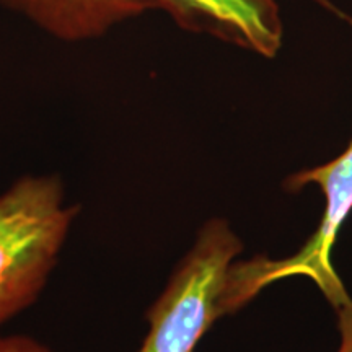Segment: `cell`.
<instances>
[{
  "label": "cell",
  "mask_w": 352,
  "mask_h": 352,
  "mask_svg": "<svg viewBox=\"0 0 352 352\" xmlns=\"http://www.w3.org/2000/svg\"><path fill=\"white\" fill-rule=\"evenodd\" d=\"M77 215L56 175L21 176L0 195V327L41 294Z\"/></svg>",
  "instance_id": "cell-1"
},
{
  "label": "cell",
  "mask_w": 352,
  "mask_h": 352,
  "mask_svg": "<svg viewBox=\"0 0 352 352\" xmlns=\"http://www.w3.org/2000/svg\"><path fill=\"white\" fill-rule=\"evenodd\" d=\"M241 243L227 222L212 219L147 311V336L138 352H192L214 321L233 307L228 276Z\"/></svg>",
  "instance_id": "cell-2"
},
{
  "label": "cell",
  "mask_w": 352,
  "mask_h": 352,
  "mask_svg": "<svg viewBox=\"0 0 352 352\" xmlns=\"http://www.w3.org/2000/svg\"><path fill=\"white\" fill-rule=\"evenodd\" d=\"M310 183L318 184L327 202L320 227L292 256L276 261L259 256L248 263H233L230 294L239 308L266 285L294 276L314 280L336 310L351 300L331 266V250L342 222L352 210V140L346 151L329 164L290 176L287 188L298 189Z\"/></svg>",
  "instance_id": "cell-3"
},
{
  "label": "cell",
  "mask_w": 352,
  "mask_h": 352,
  "mask_svg": "<svg viewBox=\"0 0 352 352\" xmlns=\"http://www.w3.org/2000/svg\"><path fill=\"white\" fill-rule=\"evenodd\" d=\"M192 33H206L263 57L283 46V20L276 0H147Z\"/></svg>",
  "instance_id": "cell-4"
},
{
  "label": "cell",
  "mask_w": 352,
  "mask_h": 352,
  "mask_svg": "<svg viewBox=\"0 0 352 352\" xmlns=\"http://www.w3.org/2000/svg\"><path fill=\"white\" fill-rule=\"evenodd\" d=\"M0 3L64 43L94 41L152 10L147 0H0Z\"/></svg>",
  "instance_id": "cell-5"
},
{
  "label": "cell",
  "mask_w": 352,
  "mask_h": 352,
  "mask_svg": "<svg viewBox=\"0 0 352 352\" xmlns=\"http://www.w3.org/2000/svg\"><path fill=\"white\" fill-rule=\"evenodd\" d=\"M0 352H52L26 336H0Z\"/></svg>",
  "instance_id": "cell-6"
},
{
  "label": "cell",
  "mask_w": 352,
  "mask_h": 352,
  "mask_svg": "<svg viewBox=\"0 0 352 352\" xmlns=\"http://www.w3.org/2000/svg\"><path fill=\"white\" fill-rule=\"evenodd\" d=\"M338 327L341 336L338 352H352V300L338 308Z\"/></svg>",
  "instance_id": "cell-7"
},
{
  "label": "cell",
  "mask_w": 352,
  "mask_h": 352,
  "mask_svg": "<svg viewBox=\"0 0 352 352\" xmlns=\"http://www.w3.org/2000/svg\"><path fill=\"white\" fill-rule=\"evenodd\" d=\"M311 2H315V3H318V6H321V7L328 8V10L331 12V13H334V15H338V16H340V19L346 20L347 23H351V25H352V19H351V16L344 15V13H342V12L340 10V8H338L336 6H334L333 2H329V0H311Z\"/></svg>",
  "instance_id": "cell-8"
}]
</instances>
